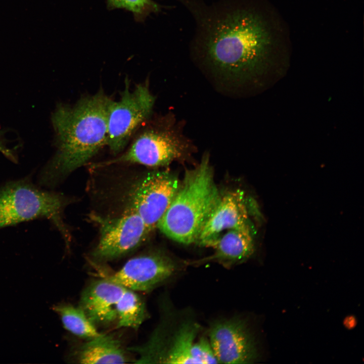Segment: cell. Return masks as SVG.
<instances>
[{"label":"cell","mask_w":364,"mask_h":364,"mask_svg":"<svg viewBox=\"0 0 364 364\" xmlns=\"http://www.w3.org/2000/svg\"><path fill=\"white\" fill-rule=\"evenodd\" d=\"M53 310L60 316L64 328L74 335L89 340L101 334L80 307L60 303Z\"/></svg>","instance_id":"cell-16"},{"label":"cell","mask_w":364,"mask_h":364,"mask_svg":"<svg viewBox=\"0 0 364 364\" xmlns=\"http://www.w3.org/2000/svg\"><path fill=\"white\" fill-rule=\"evenodd\" d=\"M76 353L81 363H123L128 360L120 341L102 334L82 345Z\"/></svg>","instance_id":"cell-14"},{"label":"cell","mask_w":364,"mask_h":364,"mask_svg":"<svg viewBox=\"0 0 364 364\" xmlns=\"http://www.w3.org/2000/svg\"><path fill=\"white\" fill-rule=\"evenodd\" d=\"M61 194L42 189L29 178L9 181L0 187V229L38 218H47L69 245L71 237L63 221L68 204Z\"/></svg>","instance_id":"cell-4"},{"label":"cell","mask_w":364,"mask_h":364,"mask_svg":"<svg viewBox=\"0 0 364 364\" xmlns=\"http://www.w3.org/2000/svg\"><path fill=\"white\" fill-rule=\"evenodd\" d=\"M179 186L178 178L169 172H150L132 187L127 209L139 215L152 231L169 207Z\"/></svg>","instance_id":"cell-8"},{"label":"cell","mask_w":364,"mask_h":364,"mask_svg":"<svg viewBox=\"0 0 364 364\" xmlns=\"http://www.w3.org/2000/svg\"><path fill=\"white\" fill-rule=\"evenodd\" d=\"M109 9H125L131 12L137 21L143 20L157 6L151 0H107Z\"/></svg>","instance_id":"cell-18"},{"label":"cell","mask_w":364,"mask_h":364,"mask_svg":"<svg viewBox=\"0 0 364 364\" xmlns=\"http://www.w3.org/2000/svg\"><path fill=\"white\" fill-rule=\"evenodd\" d=\"M249 222L248 211L244 192L238 189L221 195L206 222L197 242L208 246L224 231L236 229Z\"/></svg>","instance_id":"cell-11"},{"label":"cell","mask_w":364,"mask_h":364,"mask_svg":"<svg viewBox=\"0 0 364 364\" xmlns=\"http://www.w3.org/2000/svg\"><path fill=\"white\" fill-rule=\"evenodd\" d=\"M274 40L261 16L237 11L212 27L206 44L207 59L222 81L239 86L254 82L270 65Z\"/></svg>","instance_id":"cell-2"},{"label":"cell","mask_w":364,"mask_h":364,"mask_svg":"<svg viewBox=\"0 0 364 364\" xmlns=\"http://www.w3.org/2000/svg\"><path fill=\"white\" fill-rule=\"evenodd\" d=\"M207 247L213 248L214 253L196 263L214 261L229 266L243 262L254 251L253 230L250 224L227 230L210 242Z\"/></svg>","instance_id":"cell-13"},{"label":"cell","mask_w":364,"mask_h":364,"mask_svg":"<svg viewBox=\"0 0 364 364\" xmlns=\"http://www.w3.org/2000/svg\"><path fill=\"white\" fill-rule=\"evenodd\" d=\"M125 287L108 278L92 283L82 294L80 307L95 326L117 320L116 303Z\"/></svg>","instance_id":"cell-12"},{"label":"cell","mask_w":364,"mask_h":364,"mask_svg":"<svg viewBox=\"0 0 364 364\" xmlns=\"http://www.w3.org/2000/svg\"><path fill=\"white\" fill-rule=\"evenodd\" d=\"M117 327L137 329L146 317L145 303L134 291L125 288L116 305Z\"/></svg>","instance_id":"cell-17"},{"label":"cell","mask_w":364,"mask_h":364,"mask_svg":"<svg viewBox=\"0 0 364 364\" xmlns=\"http://www.w3.org/2000/svg\"><path fill=\"white\" fill-rule=\"evenodd\" d=\"M209 342L218 363H251L257 358L254 340L245 322L231 318L214 323Z\"/></svg>","instance_id":"cell-9"},{"label":"cell","mask_w":364,"mask_h":364,"mask_svg":"<svg viewBox=\"0 0 364 364\" xmlns=\"http://www.w3.org/2000/svg\"><path fill=\"white\" fill-rule=\"evenodd\" d=\"M175 264L169 257L152 252L132 258L113 275L111 280L134 291H147L169 277Z\"/></svg>","instance_id":"cell-10"},{"label":"cell","mask_w":364,"mask_h":364,"mask_svg":"<svg viewBox=\"0 0 364 364\" xmlns=\"http://www.w3.org/2000/svg\"><path fill=\"white\" fill-rule=\"evenodd\" d=\"M220 196L209 155L205 154L196 167L186 170L175 197L157 228L177 242H197Z\"/></svg>","instance_id":"cell-3"},{"label":"cell","mask_w":364,"mask_h":364,"mask_svg":"<svg viewBox=\"0 0 364 364\" xmlns=\"http://www.w3.org/2000/svg\"><path fill=\"white\" fill-rule=\"evenodd\" d=\"M6 131L0 130V152L13 162L17 163L18 158L14 150L8 147V140L5 136Z\"/></svg>","instance_id":"cell-20"},{"label":"cell","mask_w":364,"mask_h":364,"mask_svg":"<svg viewBox=\"0 0 364 364\" xmlns=\"http://www.w3.org/2000/svg\"><path fill=\"white\" fill-rule=\"evenodd\" d=\"M112 99L100 89L73 105L59 103L51 121L56 151L39 174L38 184L52 188L87 163L107 141V116Z\"/></svg>","instance_id":"cell-1"},{"label":"cell","mask_w":364,"mask_h":364,"mask_svg":"<svg viewBox=\"0 0 364 364\" xmlns=\"http://www.w3.org/2000/svg\"><path fill=\"white\" fill-rule=\"evenodd\" d=\"M155 97L147 82L130 88L126 78L117 101L111 100L107 116V146L114 154L121 152L143 124L150 117Z\"/></svg>","instance_id":"cell-6"},{"label":"cell","mask_w":364,"mask_h":364,"mask_svg":"<svg viewBox=\"0 0 364 364\" xmlns=\"http://www.w3.org/2000/svg\"><path fill=\"white\" fill-rule=\"evenodd\" d=\"M90 218L99 228V240L93 253L98 260H112L129 253L152 231L139 215L128 209L117 217L92 214Z\"/></svg>","instance_id":"cell-7"},{"label":"cell","mask_w":364,"mask_h":364,"mask_svg":"<svg viewBox=\"0 0 364 364\" xmlns=\"http://www.w3.org/2000/svg\"><path fill=\"white\" fill-rule=\"evenodd\" d=\"M193 355L196 363H217L209 340L201 337L195 342Z\"/></svg>","instance_id":"cell-19"},{"label":"cell","mask_w":364,"mask_h":364,"mask_svg":"<svg viewBox=\"0 0 364 364\" xmlns=\"http://www.w3.org/2000/svg\"><path fill=\"white\" fill-rule=\"evenodd\" d=\"M191 145L166 117L146 125L128 149L117 158L91 165L99 168L113 164L136 163L149 167L167 166L189 154Z\"/></svg>","instance_id":"cell-5"},{"label":"cell","mask_w":364,"mask_h":364,"mask_svg":"<svg viewBox=\"0 0 364 364\" xmlns=\"http://www.w3.org/2000/svg\"><path fill=\"white\" fill-rule=\"evenodd\" d=\"M198 327L194 324L181 325L168 350L160 362L166 363H196L193 355Z\"/></svg>","instance_id":"cell-15"}]
</instances>
